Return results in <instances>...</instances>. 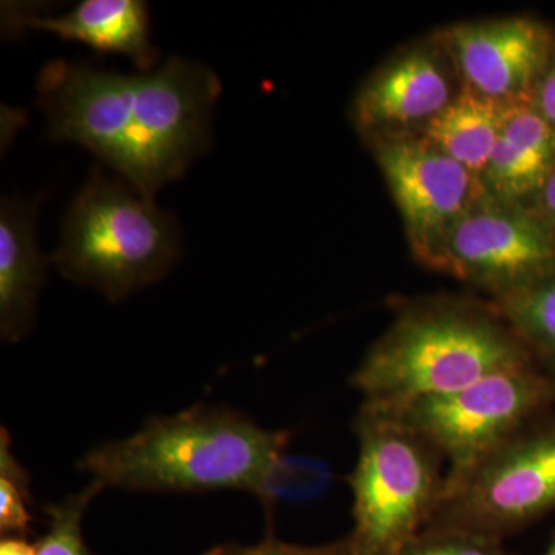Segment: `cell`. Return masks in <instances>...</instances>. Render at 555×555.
<instances>
[{"label": "cell", "instance_id": "cell-1", "mask_svg": "<svg viewBox=\"0 0 555 555\" xmlns=\"http://www.w3.org/2000/svg\"><path fill=\"white\" fill-rule=\"evenodd\" d=\"M36 87L50 138L90 150L149 199L206 152L221 94L215 72L179 56L142 75L51 61Z\"/></svg>", "mask_w": 555, "mask_h": 555}, {"label": "cell", "instance_id": "cell-2", "mask_svg": "<svg viewBox=\"0 0 555 555\" xmlns=\"http://www.w3.org/2000/svg\"><path fill=\"white\" fill-rule=\"evenodd\" d=\"M288 436L221 406L189 408L153 416L141 429L104 441L78 462L102 489L131 492L244 491L259 495L284 455Z\"/></svg>", "mask_w": 555, "mask_h": 555}, {"label": "cell", "instance_id": "cell-3", "mask_svg": "<svg viewBox=\"0 0 555 555\" xmlns=\"http://www.w3.org/2000/svg\"><path fill=\"white\" fill-rule=\"evenodd\" d=\"M529 363L534 357L495 310L436 305L400 315L369 349L352 386L363 406L398 408Z\"/></svg>", "mask_w": 555, "mask_h": 555}, {"label": "cell", "instance_id": "cell-4", "mask_svg": "<svg viewBox=\"0 0 555 555\" xmlns=\"http://www.w3.org/2000/svg\"><path fill=\"white\" fill-rule=\"evenodd\" d=\"M179 255L177 219L96 166L69 204L49 259L67 280L122 302L169 275Z\"/></svg>", "mask_w": 555, "mask_h": 555}, {"label": "cell", "instance_id": "cell-5", "mask_svg": "<svg viewBox=\"0 0 555 555\" xmlns=\"http://www.w3.org/2000/svg\"><path fill=\"white\" fill-rule=\"evenodd\" d=\"M349 483L357 555H398L433 524L444 495L440 455L393 420L361 406Z\"/></svg>", "mask_w": 555, "mask_h": 555}, {"label": "cell", "instance_id": "cell-6", "mask_svg": "<svg viewBox=\"0 0 555 555\" xmlns=\"http://www.w3.org/2000/svg\"><path fill=\"white\" fill-rule=\"evenodd\" d=\"M554 396V378L529 363L448 396L398 408H363L393 420L447 460L444 500L489 455L521 433Z\"/></svg>", "mask_w": 555, "mask_h": 555}, {"label": "cell", "instance_id": "cell-7", "mask_svg": "<svg viewBox=\"0 0 555 555\" xmlns=\"http://www.w3.org/2000/svg\"><path fill=\"white\" fill-rule=\"evenodd\" d=\"M423 264L494 301L555 275V240L531 206L485 193L438 240Z\"/></svg>", "mask_w": 555, "mask_h": 555}, {"label": "cell", "instance_id": "cell-8", "mask_svg": "<svg viewBox=\"0 0 555 555\" xmlns=\"http://www.w3.org/2000/svg\"><path fill=\"white\" fill-rule=\"evenodd\" d=\"M555 506V426L506 441L452 489L433 524L503 540Z\"/></svg>", "mask_w": 555, "mask_h": 555}, {"label": "cell", "instance_id": "cell-9", "mask_svg": "<svg viewBox=\"0 0 555 555\" xmlns=\"http://www.w3.org/2000/svg\"><path fill=\"white\" fill-rule=\"evenodd\" d=\"M379 170L396 201L420 262L485 189L480 178L418 134L372 139Z\"/></svg>", "mask_w": 555, "mask_h": 555}, {"label": "cell", "instance_id": "cell-10", "mask_svg": "<svg viewBox=\"0 0 555 555\" xmlns=\"http://www.w3.org/2000/svg\"><path fill=\"white\" fill-rule=\"evenodd\" d=\"M463 89L441 39L415 43L375 69L358 89L352 120L369 139L415 134Z\"/></svg>", "mask_w": 555, "mask_h": 555}, {"label": "cell", "instance_id": "cell-11", "mask_svg": "<svg viewBox=\"0 0 555 555\" xmlns=\"http://www.w3.org/2000/svg\"><path fill=\"white\" fill-rule=\"evenodd\" d=\"M465 89L496 102L529 100L555 47V31L529 16L462 22L438 33Z\"/></svg>", "mask_w": 555, "mask_h": 555}, {"label": "cell", "instance_id": "cell-12", "mask_svg": "<svg viewBox=\"0 0 555 555\" xmlns=\"http://www.w3.org/2000/svg\"><path fill=\"white\" fill-rule=\"evenodd\" d=\"M10 30H42L90 47L98 53L129 57L142 72L155 69L159 51L150 39L147 3L141 0H86L60 16L9 9Z\"/></svg>", "mask_w": 555, "mask_h": 555}, {"label": "cell", "instance_id": "cell-13", "mask_svg": "<svg viewBox=\"0 0 555 555\" xmlns=\"http://www.w3.org/2000/svg\"><path fill=\"white\" fill-rule=\"evenodd\" d=\"M40 198H3L0 206V337L20 343L35 326L49 261L36 241Z\"/></svg>", "mask_w": 555, "mask_h": 555}, {"label": "cell", "instance_id": "cell-14", "mask_svg": "<svg viewBox=\"0 0 555 555\" xmlns=\"http://www.w3.org/2000/svg\"><path fill=\"white\" fill-rule=\"evenodd\" d=\"M555 171V131L529 100L507 102L480 181L496 199L531 206Z\"/></svg>", "mask_w": 555, "mask_h": 555}, {"label": "cell", "instance_id": "cell-15", "mask_svg": "<svg viewBox=\"0 0 555 555\" xmlns=\"http://www.w3.org/2000/svg\"><path fill=\"white\" fill-rule=\"evenodd\" d=\"M506 104L463 87L418 137L481 178L495 147Z\"/></svg>", "mask_w": 555, "mask_h": 555}, {"label": "cell", "instance_id": "cell-16", "mask_svg": "<svg viewBox=\"0 0 555 555\" xmlns=\"http://www.w3.org/2000/svg\"><path fill=\"white\" fill-rule=\"evenodd\" d=\"M494 310L555 375V275L496 299Z\"/></svg>", "mask_w": 555, "mask_h": 555}, {"label": "cell", "instance_id": "cell-17", "mask_svg": "<svg viewBox=\"0 0 555 555\" xmlns=\"http://www.w3.org/2000/svg\"><path fill=\"white\" fill-rule=\"evenodd\" d=\"M102 491L100 483L90 480L80 491L47 506L49 529L36 543V555H93L83 537V518Z\"/></svg>", "mask_w": 555, "mask_h": 555}, {"label": "cell", "instance_id": "cell-18", "mask_svg": "<svg viewBox=\"0 0 555 555\" xmlns=\"http://www.w3.org/2000/svg\"><path fill=\"white\" fill-rule=\"evenodd\" d=\"M331 470L326 463L306 456L281 455L270 469L258 499L266 505L278 500L302 502L313 500L326 491Z\"/></svg>", "mask_w": 555, "mask_h": 555}, {"label": "cell", "instance_id": "cell-19", "mask_svg": "<svg viewBox=\"0 0 555 555\" xmlns=\"http://www.w3.org/2000/svg\"><path fill=\"white\" fill-rule=\"evenodd\" d=\"M30 476L11 451L5 427L0 437V532L3 537H24L33 520Z\"/></svg>", "mask_w": 555, "mask_h": 555}, {"label": "cell", "instance_id": "cell-20", "mask_svg": "<svg viewBox=\"0 0 555 555\" xmlns=\"http://www.w3.org/2000/svg\"><path fill=\"white\" fill-rule=\"evenodd\" d=\"M398 555H506L502 540L454 528L429 525Z\"/></svg>", "mask_w": 555, "mask_h": 555}, {"label": "cell", "instance_id": "cell-21", "mask_svg": "<svg viewBox=\"0 0 555 555\" xmlns=\"http://www.w3.org/2000/svg\"><path fill=\"white\" fill-rule=\"evenodd\" d=\"M204 555H357L349 537L326 543V545L302 546L268 537L257 545H222L214 547Z\"/></svg>", "mask_w": 555, "mask_h": 555}, {"label": "cell", "instance_id": "cell-22", "mask_svg": "<svg viewBox=\"0 0 555 555\" xmlns=\"http://www.w3.org/2000/svg\"><path fill=\"white\" fill-rule=\"evenodd\" d=\"M529 101L539 115L546 120L547 126L555 131V47L545 72L537 80Z\"/></svg>", "mask_w": 555, "mask_h": 555}, {"label": "cell", "instance_id": "cell-23", "mask_svg": "<svg viewBox=\"0 0 555 555\" xmlns=\"http://www.w3.org/2000/svg\"><path fill=\"white\" fill-rule=\"evenodd\" d=\"M531 207L543 219L546 228L553 233L555 240V171L547 179L546 184L540 190L539 195L532 201Z\"/></svg>", "mask_w": 555, "mask_h": 555}, {"label": "cell", "instance_id": "cell-24", "mask_svg": "<svg viewBox=\"0 0 555 555\" xmlns=\"http://www.w3.org/2000/svg\"><path fill=\"white\" fill-rule=\"evenodd\" d=\"M0 555H36V546L24 537H2Z\"/></svg>", "mask_w": 555, "mask_h": 555}, {"label": "cell", "instance_id": "cell-25", "mask_svg": "<svg viewBox=\"0 0 555 555\" xmlns=\"http://www.w3.org/2000/svg\"><path fill=\"white\" fill-rule=\"evenodd\" d=\"M545 555H555V543H554L553 547H551V550L547 551V553Z\"/></svg>", "mask_w": 555, "mask_h": 555}]
</instances>
